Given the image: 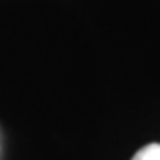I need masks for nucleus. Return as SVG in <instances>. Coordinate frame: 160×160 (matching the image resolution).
I'll use <instances>...</instances> for the list:
<instances>
[{
	"label": "nucleus",
	"instance_id": "1",
	"mask_svg": "<svg viewBox=\"0 0 160 160\" xmlns=\"http://www.w3.org/2000/svg\"><path fill=\"white\" fill-rule=\"evenodd\" d=\"M132 160H160V144L151 142L141 148L137 153L132 157Z\"/></svg>",
	"mask_w": 160,
	"mask_h": 160
}]
</instances>
